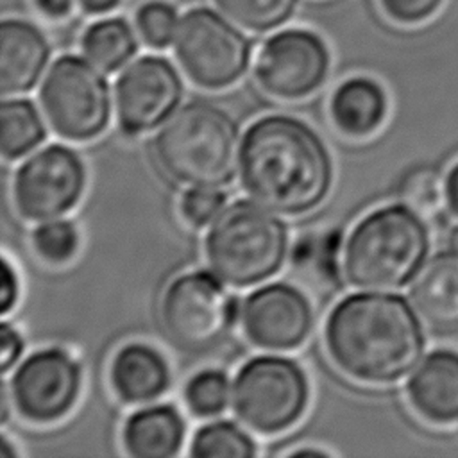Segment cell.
Here are the masks:
<instances>
[{
  "label": "cell",
  "mask_w": 458,
  "mask_h": 458,
  "mask_svg": "<svg viewBox=\"0 0 458 458\" xmlns=\"http://www.w3.org/2000/svg\"><path fill=\"white\" fill-rule=\"evenodd\" d=\"M451 249L458 252V227H454L453 236H451Z\"/></svg>",
  "instance_id": "obj_37"
},
{
  "label": "cell",
  "mask_w": 458,
  "mask_h": 458,
  "mask_svg": "<svg viewBox=\"0 0 458 458\" xmlns=\"http://www.w3.org/2000/svg\"><path fill=\"white\" fill-rule=\"evenodd\" d=\"M385 14L397 23L413 25L431 18L444 0H379Z\"/></svg>",
  "instance_id": "obj_30"
},
{
  "label": "cell",
  "mask_w": 458,
  "mask_h": 458,
  "mask_svg": "<svg viewBox=\"0 0 458 458\" xmlns=\"http://www.w3.org/2000/svg\"><path fill=\"white\" fill-rule=\"evenodd\" d=\"M444 195L449 211L458 216V161L449 168L444 177Z\"/></svg>",
  "instance_id": "obj_34"
},
{
  "label": "cell",
  "mask_w": 458,
  "mask_h": 458,
  "mask_svg": "<svg viewBox=\"0 0 458 458\" xmlns=\"http://www.w3.org/2000/svg\"><path fill=\"white\" fill-rule=\"evenodd\" d=\"M174 55L193 84L224 89L245 73L250 43L224 14L193 7L179 20Z\"/></svg>",
  "instance_id": "obj_9"
},
{
  "label": "cell",
  "mask_w": 458,
  "mask_h": 458,
  "mask_svg": "<svg viewBox=\"0 0 458 458\" xmlns=\"http://www.w3.org/2000/svg\"><path fill=\"white\" fill-rule=\"evenodd\" d=\"M48 125L68 141H89L104 132L111 116V95L102 70L79 55L52 63L39 88Z\"/></svg>",
  "instance_id": "obj_8"
},
{
  "label": "cell",
  "mask_w": 458,
  "mask_h": 458,
  "mask_svg": "<svg viewBox=\"0 0 458 458\" xmlns=\"http://www.w3.org/2000/svg\"><path fill=\"white\" fill-rule=\"evenodd\" d=\"M388 100L385 89L372 79L352 77L342 82L329 102L335 125L347 136L363 138L385 122Z\"/></svg>",
  "instance_id": "obj_20"
},
{
  "label": "cell",
  "mask_w": 458,
  "mask_h": 458,
  "mask_svg": "<svg viewBox=\"0 0 458 458\" xmlns=\"http://www.w3.org/2000/svg\"><path fill=\"white\" fill-rule=\"evenodd\" d=\"M310 386L304 370L283 356L245 361L233 383V410L250 429L274 435L293 426L306 411Z\"/></svg>",
  "instance_id": "obj_7"
},
{
  "label": "cell",
  "mask_w": 458,
  "mask_h": 458,
  "mask_svg": "<svg viewBox=\"0 0 458 458\" xmlns=\"http://www.w3.org/2000/svg\"><path fill=\"white\" fill-rule=\"evenodd\" d=\"M84 184L81 157L70 147L47 145L18 166L13 177V202L23 218L47 222L75 208Z\"/></svg>",
  "instance_id": "obj_10"
},
{
  "label": "cell",
  "mask_w": 458,
  "mask_h": 458,
  "mask_svg": "<svg viewBox=\"0 0 458 458\" xmlns=\"http://www.w3.org/2000/svg\"><path fill=\"white\" fill-rule=\"evenodd\" d=\"M0 342H2V354H0V369L5 374L11 367L16 365V361L20 360L21 352H23V338L18 333L16 327H13L11 324L4 322L2 324V335H0Z\"/></svg>",
  "instance_id": "obj_31"
},
{
  "label": "cell",
  "mask_w": 458,
  "mask_h": 458,
  "mask_svg": "<svg viewBox=\"0 0 458 458\" xmlns=\"http://www.w3.org/2000/svg\"><path fill=\"white\" fill-rule=\"evenodd\" d=\"M122 0H79L81 7L88 14H106L114 11Z\"/></svg>",
  "instance_id": "obj_35"
},
{
  "label": "cell",
  "mask_w": 458,
  "mask_h": 458,
  "mask_svg": "<svg viewBox=\"0 0 458 458\" xmlns=\"http://www.w3.org/2000/svg\"><path fill=\"white\" fill-rule=\"evenodd\" d=\"M238 318L245 338L268 351L297 349L313 324L308 299L284 283L265 284L247 295L240 304Z\"/></svg>",
  "instance_id": "obj_14"
},
{
  "label": "cell",
  "mask_w": 458,
  "mask_h": 458,
  "mask_svg": "<svg viewBox=\"0 0 458 458\" xmlns=\"http://www.w3.org/2000/svg\"><path fill=\"white\" fill-rule=\"evenodd\" d=\"M329 64V48L320 36L306 29H284L261 45L254 79L270 97L299 100L322 86Z\"/></svg>",
  "instance_id": "obj_11"
},
{
  "label": "cell",
  "mask_w": 458,
  "mask_h": 458,
  "mask_svg": "<svg viewBox=\"0 0 458 458\" xmlns=\"http://www.w3.org/2000/svg\"><path fill=\"white\" fill-rule=\"evenodd\" d=\"M213 4L234 25L250 32H268L293 16L299 0H213Z\"/></svg>",
  "instance_id": "obj_23"
},
{
  "label": "cell",
  "mask_w": 458,
  "mask_h": 458,
  "mask_svg": "<svg viewBox=\"0 0 458 458\" xmlns=\"http://www.w3.org/2000/svg\"><path fill=\"white\" fill-rule=\"evenodd\" d=\"M188 453L195 458H249L256 454V445L236 424L215 420L199 428Z\"/></svg>",
  "instance_id": "obj_24"
},
{
  "label": "cell",
  "mask_w": 458,
  "mask_h": 458,
  "mask_svg": "<svg viewBox=\"0 0 458 458\" xmlns=\"http://www.w3.org/2000/svg\"><path fill=\"white\" fill-rule=\"evenodd\" d=\"M238 172L252 200L290 216L320 206L333 184V161L322 138L306 122L279 113L247 127Z\"/></svg>",
  "instance_id": "obj_2"
},
{
  "label": "cell",
  "mask_w": 458,
  "mask_h": 458,
  "mask_svg": "<svg viewBox=\"0 0 458 458\" xmlns=\"http://www.w3.org/2000/svg\"><path fill=\"white\" fill-rule=\"evenodd\" d=\"M429 233L420 215L406 204L367 213L344 243L347 281L363 290H395L408 284L426 263Z\"/></svg>",
  "instance_id": "obj_4"
},
{
  "label": "cell",
  "mask_w": 458,
  "mask_h": 458,
  "mask_svg": "<svg viewBox=\"0 0 458 458\" xmlns=\"http://www.w3.org/2000/svg\"><path fill=\"white\" fill-rule=\"evenodd\" d=\"M331 361L365 385H390L419 363L426 336L420 315L395 293L358 292L336 302L324 329Z\"/></svg>",
  "instance_id": "obj_1"
},
{
  "label": "cell",
  "mask_w": 458,
  "mask_h": 458,
  "mask_svg": "<svg viewBox=\"0 0 458 458\" xmlns=\"http://www.w3.org/2000/svg\"><path fill=\"white\" fill-rule=\"evenodd\" d=\"M242 140L222 107L193 100L177 107L157 129L152 152L159 168L184 186L231 182L240 168Z\"/></svg>",
  "instance_id": "obj_3"
},
{
  "label": "cell",
  "mask_w": 458,
  "mask_h": 458,
  "mask_svg": "<svg viewBox=\"0 0 458 458\" xmlns=\"http://www.w3.org/2000/svg\"><path fill=\"white\" fill-rule=\"evenodd\" d=\"M240 304L213 272H190L165 290L159 317L166 336L186 352H208L229 335Z\"/></svg>",
  "instance_id": "obj_6"
},
{
  "label": "cell",
  "mask_w": 458,
  "mask_h": 458,
  "mask_svg": "<svg viewBox=\"0 0 458 458\" xmlns=\"http://www.w3.org/2000/svg\"><path fill=\"white\" fill-rule=\"evenodd\" d=\"M288 229L276 211L256 200H236L211 222L204 254L209 270L225 284L242 288L272 277L284 263Z\"/></svg>",
  "instance_id": "obj_5"
},
{
  "label": "cell",
  "mask_w": 458,
  "mask_h": 458,
  "mask_svg": "<svg viewBox=\"0 0 458 458\" xmlns=\"http://www.w3.org/2000/svg\"><path fill=\"white\" fill-rule=\"evenodd\" d=\"M0 150L4 159H18L36 148L47 136L36 106L25 98H5L0 107Z\"/></svg>",
  "instance_id": "obj_22"
},
{
  "label": "cell",
  "mask_w": 458,
  "mask_h": 458,
  "mask_svg": "<svg viewBox=\"0 0 458 458\" xmlns=\"http://www.w3.org/2000/svg\"><path fill=\"white\" fill-rule=\"evenodd\" d=\"M406 395L415 413L437 426L458 422V352L431 351L406 383Z\"/></svg>",
  "instance_id": "obj_15"
},
{
  "label": "cell",
  "mask_w": 458,
  "mask_h": 458,
  "mask_svg": "<svg viewBox=\"0 0 458 458\" xmlns=\"http://www.w3.org/2000/svg\"><path fill=\"white\" fill-rule=\"evenodd\" d=\"M32 247L43 261L50 265H63L75 256L79 234L75 225L66 220H47L32 233Z\"/></svg>",
  "instance_id": "obj_26"
},
{
  "label": "cell",
  "mask_w": 458,
  "mask_h": 458,
  "mask_svg": "<svg viewBox=\"0 0 458 458\" xmlns=\"http://www.w3.org/2000/svg\"><path fill=\"white\" fill-rule=\"evenodd\" d=\"M179 27L175 9L168 2L150 0L136 13V29L145 45L152 48H166L174 43Z\"/></svg>",
  "instance_id": "obj_27"
},
{
  "label": "cell",
  "mask_w": 458,
  "mask_h": 458,
  "mask_svg": "<svg viewBox=\"0 0 458 458\" xmlns=\"http://www.w3.org/2000/svg\"><path fill=\"white\" fill-rule=\"evenodd\" d=\"M81 47L89 63L104 73H113L136 54L138 39L123 18H104L86 29Z\"/></svg>",
  "instance_id": "obj_21"
},
{
  "label": "cell",
  "mask_w": 458,
  "mask_h": 458,
  "mask_svg": "<svg viewBox=\"0 0 458 458\" xmlns=\"http://www.w3.org/2000/svg\"><path fill=\"white\" fill-rule=\"evenodd\" d=\"M50 57L45 34L20 18L0 25V89L4 97L25 93L36 86Z\"/></svg>",
  "instance_id": "obj_16"
},
{
  "label": "cell",
  "mask_w": 458,
  "mask_h": 458,
  "mask_svg": "<svg viewBox=\"0 0 458 458\" xmlns=\"http://www.w3.org/2000/svg\"><path fill=\"white\" fill-rule=\"evenodd\" d=\"M231 395L229 377L215 369L197 372L184 386V403L195 417L220 415L227 408Z\"/></svg>",
  "instance_id": "obj_25"
},
{
  "label": "cell",
  "mask_w": 458,
  "mask_h": 458,
  "mask_svg": "<svg viewBox=\"0 0 458 458\" xmlns=\"http://www.w3.org/2000/svg\"><path fill=\"white\" fill-rule=\"evenodd\" d=\"M38 11L50 20H63L72 14L75 0H34Z\"/></svg>",
  "instance_id": "obj_33"
},
{
  "label": "cell",
  "mask_w": 458,
  "mask_h": 458,
  "mask_svg": "<svg viewBox=\"0 0 458 458\" xmlns=\"http://www.w3.org/2000/svg\"><path fill=\"white\" fill-rule=\"evenodd\" d=\"M410 297L417 313L431 326L458 322V252L445 250L424 263L415 276Z\"/></svg>",
  "instance_id": "obj_17"
},
{
  "label": "cell",
  "mask_w": 458,
  "mask_h": 458,
  "mask_svg": "<svg viewBox=\"0 0 458 458\" xmlns=\"http://www.w3.org/2000/svg\"><path fill=\"white\" fill-rule=\"evenodd\" d=\"M403 200L419 215L435 213L445 202L444 181L433 170H417L403 184Z\"/></svg>",
  "instance_id": "obj_28"
},
{
  "label": "cell",
  "mask_w": 458,
  "mask_h": 458,
  "mask_svg": "<svg viewBox=\"0 0 458 458\" xmlns=\"http://www.w3.org/2000/svg\"><path fill=\"white\" fill-rule=\"evenodd\" d=\"M0 458H14V449L5 438H0Z\"/></svg>",
  "instance_id": "obj_36"
},
{
  "label": "cell",
  "mask_w": 458,
  "mask_h": 458,
  "mask_svg": "<svg viewBox=\"0 0 458 458\" xmlns=\"http://www.w3.org/2000/svg\"><path fill=\"white\" fill-rule=\"evenodd\" d=\"M182 98V81L175 66L159 55H143L129 63L114 82L118 125L140 134L161 125Z\"/></svg>",
  "instance_id": "obj_13"
},
{
  "label": "cell",
  "mask_w": 458,
  "mask_h": 458,
  "mask_svg": "<svg viewBox=\"0 0 458 458\" xmlns=\"http://www.w3.org/2000/svg\"><path fill=\"white\" fill-rule=\"evenodd\" d=\"M225 208V193L215 186H190L181 199V213L193 227L211 224Z\"/></svg>",
  "instance_id": "obj_29"
},
{
  "label": "cell",
  "mask_w": 458,
  "mask_h": 458,
  "mask_svg": "<svg viewBox=\"0 0 458 458\" xmlns=\"http://www.w3.org/2000/svg\"><path fill=\"white\" fill-rule=\"evenodd\" d=\"M18 293H20L18 274L9 263V259L4 258V263H2V313L4 315H7L16 306Z\"/></svg>",
  "instance_id": "obj_32"
},
{
  "label": "cell",
  "mask_w": 458,
  "mask_h": 458,
  "mask_svg": "<svg viewBox=\"0 0 458 458\" xmlns=\"http://www.w3.org/2000/svg\"><path fill=\"white\" fill-rule=\"evenodd\" d=\"M122 442L134 458H168L184 442V422L168 404H156L134 411L123 424Z\"/></svg>",
  "instance_id": "obj_19"
},
{
  "label": "cell",
  "mask_w": 458,
  "mask_h": 458,
  "mask_svg": "<svg viewBox=\"0 0 458 458\" xmlns=\"http://www.w3.org/2000/svg\"><path fill=\"white\" fill-rule=\"evenodd\" d=\"M81 370L61 349H41L27 356L9 381L11 404L30 422L48 424L64 417L77 401Z\"/></svg>",
  "instance_id": "obj_12"
},
{
  "label": "cell",
  "mask_w": 458,
  "mask_h": 458,
  "mask_svg": "<svg viewBox=\"0 0 458 458\" xmlns=\"http://www.w3.org/2000/svg\"><path fill=\"white\" fill-rule=\"evenodd\" d=\"M111 385L125 403L154 401L168 386V365L152 347L129 344L113 358Z\"/></svg>",
  "instance_id": "obj_18"
}]
</instances>
